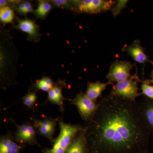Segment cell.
<instances>
[{
    "mask_svg": "<svg viewBox=\"0 0 153 153\" xmlns=\"http://www.w3.org/2000/svg\"><path fill=\"white\" fill-rule=\"evenodd\" d=\"M152 79L151 80H149V82H152L153 83V76H152Z\"/></svg>",
    "mask_w": 153,
    "mask_h": 153,
    "instance_id": "obj_26",
    "label": "cell"
},
{
    "mask_svg": "<svg viewBox=\"0 0 153 153\" xmlns=\"http://www.w3.org/2000/svg\"><path fill=\"white\" fill-rule=\"evenodd\" d=\"M84 127L87 153H148L151 132L140 103L109 94Z\"/></svg>",
    "mask_w": 153,
    "mask_h": 153,
    "instance_id": "obj_1",
    "label": "cell"
},
{
    "mask_svg": "<svg viewBox=\"0 0 153 153\" xmlns=\"http://www.w3.org/2000/svg\"><path fill=\"white\" fill-rule=\"evenodd\" d=\"M14 8L21 15H26L24 1H21L19 4H17L14 7Z\"/></svg>",
    "mask_w": 153,
    "mask_h": 153,
    "instance_id": "obj_23",
    "label": "cell"
},
{
    "mask_svg": "<svg viewBox=\"0 0 153 153\" xmlns=\"http://www.w3.org/2000/svg\"><path fill=\"white\" fill-rule=\"evenodd\" d=\"M1 87L6 89L16 84L19 52L7 31L1 30L0 40Z\"/></svg>",
    "mask_w": 153,
    "mask_h": 153,
    "instance_id": "obj_2",
    "label": "cell"
},
{
    "mask_svg": "<svg viewBox=\"0 0 153 153\" xmlns=\"http://www.w3.org/2000/svg\"><path fill=\"white\" fill-rule=\"evenodd\" d=\"M33 125L37 133L51 140L55 133L56 120L52 118H45L42 120H33Z\"/></svg>",
    "mask_w": 153,
    "mask_h": 153,
    "instance_id": "obj_11",
    "label": "cell"
},
{
    "mask_svg": "<svg viewBox=\"0 0 153 153\" xmlns=\"http://www.w3.org/2000/svg\"><path fill=\"white\" fill-rule=\"evenodd\" d=\"M60 133L53 140V146L51 149L44 150V153H66L68 147L78 133L84 127L79 125H72L59 120Z\"/></svg>",
    "mask_w": 153,
    "mask_h": 153,
    "instance_id": "obj_3",
    "label": "cell"
},
{
    "mask_svg": "<svg viewBox=\"0 0 153 153\" xmlns=\"http://www.w3.org/2000/svg\"><path fill=\"white\" fill-rule=\"evenodd\" d=\"M55 85V83L50 77L44 76L36 81L35 86L39 90L48 92Z\"/></svg>",
    "mask_w": 153,
    "mask_h": 153,
    "instance_id": "obj_18",
    "label": "cell"
},
{
    "mask_svg": "<svg viewBox=\"0 0 153 153\" xmlns=\"http://www.w3.org/2000/svg\"><path fill=\"white\" fill-rule=\"evenodd\" d=\"M127 1H118L117 4L115 6L112 10L114 16H116L120 13L121 11L125 7Z\"/></svg>",
    "mask_w": 153,
    "mask_h": 153,
    "instance_id": "obj_22",
    "label": "cell"
},
{
    "mask_svg": "<svg viewBox=\"0 0 153 153\" xmlns=\"http://www.w3.org/2000/svg\"><path fill=\"white\" fill-rule=\"evenodd\" d=\"M52 5L58 8L65 9L69 10L74 11V8L70 1L67 0H52L49 1Z\"/></svg>",
    "mask_w": 153,
    "mask_h": 153,
    "instance_id": "obj_20",
    "label": "cell"
},
{
    "mask_svg": "<svg viewBox=\"0 0 153 153\" xmlns=\"http://www.w3.org/2000/svg\"><path fill=\"white\" fill-rule=\"evenodd\" d=\"M141 81L137 74H134L128 79L113 84L109 94L123 99L136 101L137 97L142 94L138 92L137 83Z\"/></svg>",
    "mask_w": 153,
    "mask_h": 153,
    "instance_id": "obj_4",
    "label": "cell"
},
{
    "mask_svg": "<svg viewBox=\"0 0 153 153\" xmlns=\"http://www.w3.org/2000/svg\"><path fill=\"white\" fill-rule=\"evenodd\" d=\"M109 84H111L108 82L107 83H103L99 81L88 82L85 94L91 100L97 102V99L101 96L102 92Z\"/></svg>",
    "mask_w": 153,
    "mask_h": 153,
    "instance_id": "obj_14",
    "label": "cell"
},
{
    "mask_svg": "<svg viewBox=\"0 0 153 153\" xmlns=\"http://www.w3.org/2000/svg\"><path fill=\"white\" fill-rule=\"evenodd\" d=\"M23 146L17 143L13 136L10 133L0 138V153H21Z\"/></svg>",
    "mask_w": 153,
    "mask_h": 153,
    "instance_id": "obj_12",
    "label": "cell"
},
{
    "mask_svg": "<svg viewBox=\"0 0 153 153\" xmlns=\"http://www.w3.org/2000/svg\"><path fill=\"white\" fill-rule=\"evenodd\" d=\"M52 8V4L49 1H38V7L35 11V15L38 19H44L47 16Z\"/></svg>",
    "mask_w": 153,
    "mask_h": 153,
    "instance_id": "obj_16",
    "label": "cell"
},
{
    "mask_svg": "<svg viewBox=\"0 0 153 153\" xmlns=\"http://www.w3.org/2000/svg\"><path fill=\"white\" fill-rule=\"evenodd\" d=\"M133 65L126 60H116L111 64L106 75L108 82L113 85L114 82L123 81L129 78Z\"/></svg>",
    "mask_w": 153,
    "mask_h": 153,
    "instance_id": "obj_7",
    "label": "cell"
},
{
    "mask_svg": "<svg viewBox=\"0 0 153 153\" xmlns=\"http://www.w3.org/2000/svg\"><path fill=\"white\" fill-rule=\"evenodd\" d=\"M74 11L79 13L97 14L109 10L116 4L113 1L80 0L70 1Z\"/></svg>",
    "mask_w": 153,
    "mask_h": 153,
    "instance_id": "obj_5",
    "label": "cell"
},
{
    "mask_svg": "<svg viewBox=\"0 0 153 153\" xmlns=\"http://www.w3.org/2000/svg\"><path fill=\"white\" fill-rule=\"evenodd\" d=\"M149 62H150V63H152V65H153V61H150V60ZM152 76H153V70L152 71Z\"/></svg>",
    "mask_w": 153,
    "mask_h": 153,
    "instance_id": "obj_27",
    "label": "cell"
},
{
    "mask_svg": "<svg viewBox=\"0 0 153 153\" xmlns=\"http://www.w3.org/2000/svg\"><path fill=\"white\" fill-rule=\"evenodd\" d=\"M66 153H87L84 129L76 134Z\"/></svg>",
    "mask_w": 153,
    "mask_h": 153,
    "instance_id": "obj_15",
    "label": "cell"
},
{
    "mask_svg": "<svg viewBox=\"0 0 153 153\" xmlns=\"http://www.w3.org/2000/svg\"><path fill=\"white\" fill-rule=\"evenodd\" d=\"M16 127V131L14 138L16 141L20 144L38 145L39 144L36 139L37 132L33 125L30 123L26 122L22 125L15 123Z\"/></svg>",
    "mask_w": 153,
    "mask_h": 153,
    "instance_id": "obj_8",
    "label": "cell"
},
{
    "mask_svg": "<svg viewBox=\"0 0 153 153\" xmlns=\"http://www.w3.org/2000/svg\"><path fill=\"white\" fill-rule=\"evenodd\" d=\"M16 19L17 25H14V27L27 33L28 41L38 43L40 41L42 35L39 31V26L35 21L27 18L24 19L17 18Z\"/></svg>",
    "mask_w": 153,
    "mask_h": 153,
    "instance_id": "obj_9",
    "label": "cell"
},
{
    "mask_svg": "<svg viewBox=\"0 0 153 153\" xmlns=\"http://www.w3.org/2000/svg\"><path fill=\"white\" fill-rule=\"evenodd\" d=\"M24 4H25L26 15L29 13H34L35 10H33L32 4L30 2L28 1H24Z\"/></svg>",
    "mask_w": 153,
    "mask_h": 153,
    "instance_id": "obj_24",
    "label": "cell"
},
{
    "mask_svg": "<svg viewBox=\"0 0 153 153\" xmlns=\"http://www.w3.org/2000/svg\"><path fill=\"white\" fill-rule=\"evenodd\" d=\"M15 17L13 10L10 7L0 8V20L4 25L13 23Z\"/></svg>",
    "mask_w": 153,
    "mask_h": 153,
    "instance_id": "obj_17",
    "label": "cell"
},
{
    "mask_svg": "<svg viewBox=\"0 0 153 153\" xmlns=\"http://www.w3.org/2000/svg\"><path fill=\"white\" fill-rule=\"evenodd\" d=\"M7 6L10 7L9 1H6V0H1L0 1V8L7 7Z\"/></svg>",
    "mask_w": 153,
    "mask_h": 153,
    "instance_id": "obj_25",
    "label": "cell"
},
{
    "mask_svg": "<svg viewBox=\"0 0 153 153\" xmlns=\"http://www.w3.org/2000/svg\"><path fill=\"white\" fill-rule=\"evenodd\" d=\"M37 95L36 91H29L22 99L23 103L28 108L34 106L37 100Z\"/></svg>",
    "mask_w": 153,
    "mask_h": 153,
    "instance_id": "obj_19",
    "label": "cell"
},
{
    "mask_svg": "<svg viewBox=\"0 0 153 153\" xmlns=\"http://www.w3.org/2000/svg\"><path fill=\"white\" fill-rule=\"evenodd\" d=\"M122 50L127 52L134 61L142 65H145L150 61L149 57L145 53V48L139 40H135L129 45H125Z\"/></svg>",
    "mask_w": 153,
    "mask_h": 153,
    "instance_id": "obj_10",
    "label": "cell"
},
{
    "mask_svg": "<svg viewBox=\"0 0 153 153\" xmlns=\"http://www.w3.org/2000/svg\"><path fill=\"white\" fill-rule=\"evenodd\" d=\"M141 89L142 94L147 98L153 100V85H150L149 80H146L143 82Z\"/></svg>",
    "mask_w": 153,
    "mask_h": 153,
    "instance_id": "obj_21",
    "label": "cell"
},
{
    "mask_svg": "<svg viewBox=\"0 0 153 153\" xmlns=\"http://www.w3.org/2000/svg\"><path fill=\"white\" fill-rule=\"evenodd\" d=\"M140 106L143 118L153 134V100L145 97Z\"/></svg>",
    "mask_w": 153,
    "mask_h": 153,
    "instance_id": "obj_13",
    "label": "cell"
},
{
    "mask_svg": "<svg viewBox=\"0 0 153 153\" xmlns=\"http://www.w3.org/2000/svg\"><path fill=\"white\" fill-rule=\"evenodd\" d=\"M71 103L76 107L81 118L87 122L93 117L98 106L97 102L91 100L82 91L71 100Z\"/></svg>",
    "mask_w": 153,
    "mask_h": 153,
    "instance_id": "obj_6",
    "label": "cell"
}]
</instances>
